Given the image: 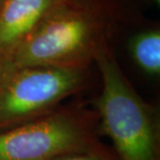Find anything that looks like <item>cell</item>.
<instances>
[{
  "label": "cell",
  "mask_w": 160,
  "mask_h": 160,
  "mask_svg": "<svg viewBox=\"0 0 160 160\" xmlns=\"http://www.w3.org/2000/svg\"><path fill=\"white\" fill-rule=\"evenodd\" d=\"M102 91L94 101L101 135L112 142L120 160H160V124L155 108L138 95L102 42L95 53Z\"/></svg>",
  "instance_id": "cell-1"
},
{
  "label": "cell",
  "mask_w": 160,
  "mask_h": 160,
  "mask_svg": "<svg viewBox=\"0 0 160 160\" xmlns=\"http://www.w3.org/2000/svg\"><path fill=\"white\" fill-rule=\"evenodd\" d=\"M99 117L82 105L59 106L0 132V160H54L101 145Z\"/></svg>",
  "instance_id": "cell-3"
},
{
  "label": "cell",
  "mask_w": 160,
  "mask_h": 160,
  "mask_svg": "<svg viewBox=\"0 0 160 160\" xmlns=\"http://www.w3.org/2000/svg\"><path fill=\"white\" fill-rule=\"evenodd\" d=\"M102 8L79 0H60L0 67L86 70L105 41Z\"/></svg>",
  "instance_id": "cell-2"
},
{
  "label": "cell",
  "mask_w": 160,
  "mask_h": 160,
  "mask_svg": "<svg viewBox=\"0 0 160 160\" xmlns=\"http://www.w3.org/2000/svg\"><path fill=\"white\" fill-rule=\"evenodd\" d=\"M131 56L140 70L149 75L160 74V31L150 29L136 33L129 42Z\"/></svg>",
  "instance_id": "cell-6"
},
{
  "label": "cell",
  "mask_w": 160,
  "mask_h": 160,
  "mask_svg": "<svg viewBox=\"0 0 160 160\" xmlns=\"http://www.w3.org/2000/svg\"><path fill=\"white\" fill-rule=\"evenodd\" d=\"M54 160H120L112 148L104 145H101L85 151L71 153L63 155Z\"/></svg>",
  "instance_id": "cell-7"
},
{
  "label": "cell",
  "mask_w": 160,
  "mask_h": 160,
  "mask_svg": "<svg viewBox=\"0 0 160 160\" xmlns=\"http://www.w3.org/2000/svg\"><path fill=\"white\" fill-rule=\"evenodd\" d=\"M60 0H0V66Z\"/></svg>",
  "instance_id": "cell-5"
},
{
  "label": "cell",
  "mask_w": 160,
  "mask_h": 160,
  "mask_svg": "<svg viewBox=\"0 0 160 160\" xmlns=\"http://www.w3.org/2000/svg\"><path fill=\"white\" fill-rule=\"evenodd\" d=\"M79 1H83V2H88V3H92V4L95 5H99L103 8V4L106 0H79Z\"/></svg>",
  "instance_id": "cell-8"
},
{
  "label": "cell",
  "mask_w": 160,
  "mask_h": 160,
  "mask_svg": "<svg viewBox=\"0 0 160 160\" xmlns=\"http://www.w3.org/2000/svg\"><path fill=\"white\" fill-rule=\"evenodd\" d=\"M84 80L83 69L0 67V132L56 109Z\"/></svg>",
  "instance_id": "cell-4"
},
{
  "label": "cell",
  "mask_w": 160,
  "mask_h": 160,
  "mask_svg": "<svg viewBox=\"0 0 160 160\" xmlns=\"http://www.w3.org/2000/svg\"><path fill=\"white\" fill-rule=\"evenodd\" d=\"M156 1H157V2H159V0H156Z\"/></svg>",
  "instance_id": "cell-9"
}]
</instances>
